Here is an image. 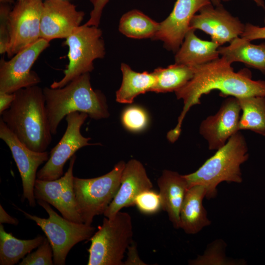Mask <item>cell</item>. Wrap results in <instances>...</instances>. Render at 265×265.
Wrapping results in <instances>:
<instances>
[{
  "mask_svg": "<svg viewBox=\"0 0 265 265\" xmlns=\"http://www.w3.org/2000/svg\"><path fill=\"white\" fill-rule=\"evenodd\" d=\"M7 223L17 225L19 223L18 220L10 216L4 210L2 206L0 205V224Z\"/></svg>",
  "mask_w": 265,
  "mask_h": 265,
  "instance_id": "obj_36",
  "label": "cell"
},
{
  "mask_svg": "<svg viewBox=\"0 0 265 265\" xmlns=\"http://www.w3.org/2000/svg\"><path fill=\"white\" fill-rule=\"evenodd\" d=\"M85 13L67 0L43 2L40 22V37L49 42L66 38L80 26Z\"/></svg>",
  "mask_w": 265,
  "mask_h": 265,
  "instance_id": "obj_16",
  "label": "cell"
},
{
  "mask_svg": "<svg viewBox=\"0 0 265 265\" xmlns=\"http://www.w3.org/2000/svg\"><path fill=\"white\" fill-rule=\"evenodd\" d=\"M132 218L119 211L112 217L104 218L98 231L88 240V265H122L127 250L132 242Z\"/></svg>",
  "mask_w": 265,
  "mask_h": 265,
  "instance_id": "obj_5",
  "label": "cell"
},
{
  "mask_svg": "<svg viewBox=\"0 0 265 265\" xmlns=\"http://www.w3.org/2000/svg\"><path fill=\"white\" fill-rule=\"evenodd\" d=\"M45 238L39 235L31 239H20L7 233L0 224V265H14L34 249L38 247Z\"/></svg>",
  "mask_w": 265,
  "mask_h": 265,
  "instance_id": "obj_23",
  "label": "cell"
},
{
  "mask_svg": "<svg viewBox=\"0 0 265 265\" xmlns=\"http://www.w3.org/2000/svg\"><path fill=\"white\" fill-rule=\"evenodd\" d=\"M211 1L212 4L214 6H218L221 4V0H211Z\"/></svg>",
  "mask_w": 265,
  "mask_h": 265,
  "instance_id": "obj_38",
  "label": "cell"
},
{
  "mask_svg": "<svg viewBox=\"0 0 265 265\" xmlns=\"http://www.w3.org/2000/svg\"><path fill=\"white\" fill-rule=\"evenodd\" d=\"M156 81L152 92L166 93L175 92L184 86L193 77L192 67L175 63L167 68L154 70Z\"/></svg>",
  "mask_w": 265,
  "mask_h": 265,
  "instance_id": "obj_25",
  "label": "cell"
},
{
  "mask_svg": "<svg viewBox=\"0 0 265 265\" xmlns=\"http://www.w3.org/2000/svg\"><path fill=\"white\" fill-rule=\"evenodd\" d=\"M138 210L146 214H155L162 209V202L159 193L151 189L143 191L134 201Z\"/></svg>",
  "mask_w": 265,
  "mask_h": 265,
  "instance_id": "obj_31",
  "label": "cell"
},
{
  "mask_svg": "<svg viewBox=\"0 0 265 265\" xmlns=\"http://www.w3.org/2000/svg\"><path fill=\"white\" fill-rule=\"evenodd\" d=\"M45 106L52 134H55L62 120L68 114L79 111L99 120L109 116L104 94L94 90L89 73L83 74L61 88L43 89Z\"/></svg>",
  "mask_w": 265,
  "mask_h": 265,
  "instance_id": "obj_3",
  "label": "cell"
},
{
  "mask_svg": "<svg viewBox=\"0 0 265 265\" xmlns=\"http://www.w3.org/2000/svg\"><path fill=\"white\" fill-rule=\"evenodd\" d=\"M206 195V189L201 185L193 186L186 192L181 207L180 218V228L187 234H196L211 223L203 205V200Z\"/></svg>",
  "mask_w": 265,
  "mask_h": 265,
  "instance_id": "obj_20",
  "label": "cell"
},
{
  "mask_svg": "<svg viewBox=\"0 0 265 265\" xmlns=\"http://www.w3.org/2000/svg\"><path fill=\"white\" fill-rule=\"evenodd\" d=\"M10 107L0 119L29 149L46 151L52 141V133L47 114L43 90L37 85L15 92Z\"/></svg>",
  "mask_w": 265,
  "mask_h": 265,
  "instance_id": "obj_2",
  "label": "cell"
},
{
  "mask_svg": "<svg viewBox=\"0 0 265 265\" xmlns=\"http://www.w3.org/2000/svg\"><path fill=\"white\" fill-rule=\"evenodd\" d=\"M159 23L137 9L130 10L121 17L119 30L126 36L134 39L152 38L157 32Z\"/></svg>",
  "mask_w": 265,
  "mask_h": 265,
  "instance_id": "obj_26",
  "label": "cell"
},
{
  "mask_svg": "<svg viewBox=\"0 0 265 265\" xmlns=\"http://www.w3.org/2000/svg\"><path fill=\"white\" fill-rule=\"evenodd\" d=\"M232 0H221V1H223L224 2H228ZM253 0L257 6L259 7H264L265 6V2L263 0Z\"/></svg>",
  "mask_w": 265,
  "mask_h": 265,
  "instance_id": "obj_37",
  "label": "cell"
},
{
  "mask_svg": "<svg viewBox=\"0 0 265 265\" xmlns=\"http://www.w3.org/2000/svg\"><path fill=\"white\" fill-rule=\"evenodd\" d=\"M88 116L87 114L79 111L66 115V131L59 142L52 149L49 159L37 172V179L49 181L60 178L67 161L81 148L93 145L89 143L91 138L84 137L80 132L81 127Z\"/></svg>",
  "mask_w": 265,
  "mask_h": 265,
  "instance_id": "obj_9",
  "label": "cell"
},
{
  "mask_svg": "<svg viewBox=\"0 0 265 265\" xmlns=\"http://www.w3.org/2000/svg\"><path fill=\"white\" fill-rule=\"evenodd\" d=\"M123 79L121 85L116 92V100L123 104H131L141 94L152 91L156 78L154 73L136 72L125 63L121 65Z\"/></svg>",
  "mask_w": 265,
  "mask_h": 265,
  "instance_id": "obj_22",
  "label": "cell"
},
{
  "mask_svg": "<svg viewBox=\"0 0 265 265\" xmlns=\"http://www.w3.org/2000/svg\"><path fill=\"white\" fill-rule=\"evenodd\" d=\"M121 120L126 129L132 132H138L147 127L148 116L142 108L138 106H131L124 110Z\"/></svg>",
  "mask_w": 265,
  "mask_h": 265,
  "instance_id": "obj_29",
  "label": "cell"
},
{
  "mask_svg": "<svg viewBox=\"0 0 265 265\" xmlns=\"http://www.w3.org/2000/svg\"><path fill=\"white\" fill-rule=\"evenodd\" d=\"M125 164L120 161L110 172L96 178L74 177L77 209L82 223L91 225L95 216L104 214L119 189Z\"/></svg>",
  "mask_w": 265,
  "mask_h": 265,
  "instance_id": "obj_6",
  "label": "cell"
},
{
  "mask_svg": "<svg viewBox=\"0 0 265 265\" xmlns=\"http://www.w3.org/2000/svg\"><path fill=\"white\" fill-rule=\"evenodd\" d=\"M195 30L189 29L175 55V63L194 67L219 58L220 46L212 41L199 38Z\"/></svg>",
  "mask_w": 265,
  "mask_h": 265,
  "instance_id": "obj_19",
  "label": "cell"
},
{
  "mask_svg": "<svg viewBox=\"0 0 265 265\" xmlns=\"http://www.w3.org/2000/svg\"><path fill=\"white\" fill-rule=\"evenodd\" d=\"M0 138L8 146L19 171L22 181L23 197L26 199L29 205H36L34 187L37 169L47 161L49 154L47 151H34L24 145L7 127L0 119Z\"/></svg>",
  "mask_w": 265,
  "mask_h": 265,
  "instance_id": "obj_12",
  "label": "cell"
},
{
  "mask_svg": "<svg viewBox=\"0 0 265 265\" xmlns=\"http://www.w3.org/2000/svg\"><path fill=\"white\" fill-rule=\"evenodd\" d=\"M241 108L239 130H250L265 136V97L238 98Z\"/></svg>",
  "mask_w": 265,
  "mask_h": 265,
  "instance_id": "obj_24",
  "label": "cell"
},
{
  "mask_svg": "<svg viewBox=\"0 0 265 265\" xmlns=\"http://www.w3.org/2000/svg\"><path fill=\"white\" fill-rule=\"evenodd\" d=\"M229 43L218 48L219 55L228 62H242L265 74V43L255 45L239 36Z\"/></svg>",
  "mask_w": 265,
  "mask_h": 265,
  "instance_id": "obj_21",
  "label": "cell"
},
{
  "mask_svg": "<svg viewBox=\"0 0 265 265\" xmlns=\"http://www.w3.org/2000/svg\"><path fill=\"white\" fill-rule=\"evenodd\" d=\"M53 250L48 238H45L38 249L23 258L20 265H54Z\"/></svg>",
  "mask_w": 265,
  "mask_h": 265,
  "instance_id": "obj_30",
  "label": "cell"
},
{
  "mask_svg": "<svg viewBox=\"0 0 265 265\" xmlns=\"http://www.w3.org/2000/svg\"><path fill=\"white\" fill-rule=\"evenodd\" d=\"M42 0H17L9 18L8 58L37 42L40 37Z\"/></svg>",
  "mask_w": 265,
  "mask_h": 265,
  "instance_id": "obj_11",
  "label": "cell"
},
{
  "mask_svg": "<svg viewBox=\"0 0 265 265\" xmlns=\"http://www.w3.org/2000/svg\"><path fill=\"white\" fill-rule=\"evenodd\" d=\"M0 3L11 4L14 2V0H0Z\"/></svg>",
  "mask_w": 265,
  "mask_h": 265,
  "instance_id": "obj_39",
  "label": "cell"
},
{
  "mask_svg": "<svg viewBox=\"0 0 265 265\" xmlns=\"http://www.w3.org/2000/svg\"><path fill=\"white\" fill-rule=\"evenodd\" d=\"M93 5V9L90 14V18L84 24L88 26H95L98 27L102 16L104 8L109 0H89Z\"/></svg>",
  "mask_w": 265,
  "mask_h": 265,
  "instance_id": "obj_33",
  "label": "cell"
},
{
  "mask_svg": "<svg viewBox=\"0 0 265 265\" xmlns=\"http://www.w3.org/2000/svg\"><path fill=\"white\" fill-rule=\"evenodd\" d=\"M37 203L47 212L48 218H41L18 209L34 221L46 235L53 248L54 265H65L71 248L80 241L88 240L94 234L95 228L91 225L76 223L60 216L46 201L37 200Z\"/></svg>",
  "mask_w": 265,
  "mask_h": 265,
  "instance_id": "obj_8",
  "label": "cell"
},
{
  "mask_svg": "<svg viewBox=\"0 0 265 265\" xmlns=\"http://www.w3.org/2000/svg\"><path fill=\"white\" fill-rule=\"evenodd\" d=\"M152 187V183L143 164L138 160H130L125 164L119 189L105 211L104 216L111 217L123 208L134 205L136 197Z\"/></svg>",
  "mask_w": 265,
  "mask_h": 265,
  "instance_id": "obj_17",
  "label": "cell"
},
{
  "mask_svg": "<svg viewBox=\"0 0 265 265\" xmlns=\"http://www.w3.org/2000/svg\"><path fill=\"white\" fill-rule=\"evenodd\" d=\"M157 182L162 209L167 213L174 228H180V211L189 189L188 183L184 175L168 170L162 172Z\"/></svg>",
  "mask_w": 265,
  "mask_h": 265,
  "instance_id": "obj_18",
  "label": "cell"
},
{
  "mask_svg": "<svg viewBox=\"0 0 265 265\" xmlns=\"http://www.w3.org/2000/svg\"><path fill=\"white\" fill-rule=\"evenodd\" d=\"M248 158L246 141L239 131L196 171L184 176L189 188L195 185L203 186L206 190L205 197L210 199L216 197L217 186L221 182H242L240 166Z\"/></svg>",
  "mask_w": 265,
  "mask_h": 265,
  "instance_id": "obj_4",
  "label": "cell"
},
{
  "mask_svg": "<svg viewBox=\"0 0 265 265\" xmlns=\"http://www.w3.org/2000/svg\"><path fill=\"white\" fill-rule=\"evenodd\" d=\"M77 157L74 155L70 159L69 167L64 175V182L61 198L60 212L66 219L82 223L78 212L74 187L73 168Z\"/></svg>",
  "mask_w": 265,
  "mask_h": 265,
  "instance_id": "obj_27",
  "label": "cell"
},
{
  "mask_svg": "<svg viewBox=\"0 0 265 265\" xmlns=\"http://www.w3.org/2000/svg\"><path fill=\"white\" fill-rule=\"evenodd\" d=\"M63 45L69 48V64L63 78L50 85L52 88L63 87L75 78L91 72L94 69V60L104 58L106 53L102 31L95 26H79Z\"/></svg>",
  "mask_w": 265,
  "mask_h": 265,
  "instance_id": "obj_7",
  "label": "cell"
},
{
  "mask_svg": "<svg viewBox=\"0 0 265 265\" xmlns=\"http://www.w3.org/2000/svg\"></svg>",
  "mask_w": 265,
  "mask_h": 265,
  "instance_id": "obj_41",
  "label": "cell"
},
{
  "mask_svg": "<svg viewBox=\"0 0 265 265\" xmlns=\"http://www.w3.org/2000/svg\"><path fill=\"white\" fill-rule=\"evenodd\" d=\"M240 37L250 42L256 39H265V26L260 27L247 23L245 25L244 30Z\"/></svg>",
  "mask_w": 265,
  "mask_h": 265,
  "instance_id": "obj_34",
  "label": "cell"
},
{
  "mask_svg": "<svg viewBox=\"0 0 265 265\" xmlns=\"http://www.w3.org/2000/svg\"><path fill=\"white\" fill-rule=\"evenodd\" d=\"M210 3L211 0H176L172 11L159 23V29L151 39L161 41L166 49L176 53L189 29L193 16Z\"/></svg>",
  "mask_w": 265,
  "mask_h": 265,
  "instance_id": "obj_15",
  "label": "cell"
},
{
  "mask_svg": "<svg viewBox=\"0 0 265 265\" xmlns=\"http://www.w3.org/2000/svg\"><path fill=\"white\" fill-rule=\"evenodd\" d=\"M49 41L40 38L14 55L8 61H0V92L13 93L17 90L37 85L41 79L31 70L40 54L49 46Z\"/></svg>",
  "mask_w": 265,
  "mask_h": 265,
  "instance_id": "obj_10",
  "label": "cell"
},
{
  "mask_svg": "<svg viewBox=\"0 0 265 265\" xmlns=\"http://www.w3.org/2000/svg\"><path fill=\"white\" fill-rule=\"evenodd\" d=\"M263 9H264V10L265 11V6L263 7ZM264 22H265V19H264Z\"/></svg>",
  "mask_w": 265,
  "mask_h": 265,
  "instance_id": "obj_40",
  "label": "cell"
},
{
  "mask_svg": "<svg viewBox=\"0 0 265 265\" xmlns=\"http://www.w3.org/2000/svg\"><path fill=\"white\" fill-rule=\"evenodd\" d=\"M64 182V176L54 180H43L37 178L34 187L35 199L47 202L60 212Z\"/></svg>",
  "mask_w": 265,
  "mask_h": 265,
  "instance_id": "obj_28",
  "label": "cell"
},
{
  "mask_svg": "<svg viewBox=\"0 0 265 265\" xmlns=\"http://www.w3.org/2000/svg\"><path fill=\"white\" fill-rule=\"evenodd\" d=\"M190 21L189 29H199L210 35L220 46L241 36L245 25L232 15L222 5L212 3L202 7Z\"/></svg>",
  "mask_w": 265,
  "mask_h": 265,
  "instance_id": "obj_13",
  "label": "cell"
},
{
  "mask_svg": "<svg viewBox=\"0 0 265 265\" xmlns=\"http://www.w3.org/2000/svg\"><path fill=\"white\" fill-rule=\"evenodd\" d=\"M14 98V93L0 92V114L10 107Z\"/></svg>",
  "mask_w": 265,
  "mask_h": 265,
  "instance_id": "obj_35",
  "label": "cell"
},
{
  "mask_svg": "<svg viewBox=\"0 0 265 265\" xmlns=\"http://www.w3.org/2000/svg\"><path fill=\"white\" fill-rule=\"evenodd\" d=\"M192 68V78L175 92L177 98L183 100L184 106L176 127L167 134L172 143L180 136L183 121L190 108L200 104L202 96L212 90H219L223 96L237 98L265 97V80H252L251 72L247 69L235 72L231 64L222 56Z\"/></svg>",
  "mask_w": 265,
  "mask_h": 265,
  "instance_id": "obj_1",
  "label": "cell"
},
{
  "mask_svg": "<svg viewBox=\"0 0 265 265\" xmlns=\"http://www.w3.org/2000/svg\"><path fill=\"white\" fill-rule=\"evenodd\" d=\"M240 115L241 108L238 98L229 96L223 102L215 114L201 122L199 133L207 142L209 150L220 149L231 136L240 131Z\"/></svg>",
  "mask_w": 265,
  "mask_h": 265,
  "instance_id": "obj_14",
  "label": "cell"
},
{
  "mask_svg": "<svg viewBox=\"0 0 265 265\" xmlns=\"http://www.w3.org/2000/svg\"><path fill=\"white\" fill-rule=\"evenodd\" d=\"M12 9L9 4H0V53H6L9 43V15Z\"/></svg>",
  "mask_w": 265,
  "mask_h": 265,
  "instance_id": "obj_32",
  "label": "cell"
}]
</instances>
